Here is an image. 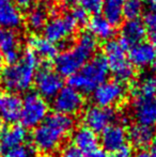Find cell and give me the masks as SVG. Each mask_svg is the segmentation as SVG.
Segmentation results:
<instances>
[{"label":"cell","instance_id":"20","mask_svg":"<svg viewBox=\"0 0 156 157\" xmlns=\"http://www.w3.org/2000/svg\"><path fill=\"white\" fill-rule=\"evenodd\" d=\"M29 44V49L36 54L38 58L42 59L43 61L52 60L59 54V48L56 44L51 43L48 40H46L44 36L33 34L28 40Z\"/></svg>","mask_w":156,"mask_h":157},{"label":"cell","instance_id":"40","mask_svg":"<svg viewBox=\"0 0 156 157\" xmlns=\"http://www.w3.org/2000/svg\"><path fill=\"white\" fill-rule=\"evenodd\" d=\"M151 43L156 47V33H152L151 34Z\"/></svg>","mask_w":156,"mask_h":157},{"label":"cell","instance_id":"21","mask_svg":"<svg viewBox=\"0 0 156 157\" xmlns=\"http://www.w3.org/2000/svg\"><path fill=\"white\" fill-rule=\"evenodd\" d=\"M72 141L83 154H88L98 149V138L95 132L90 130L86 126L76 128L72 135Z\"/></svg>","mask_w":156,"mask_h":157},{"label":"cell","instance_id":"31","mask_svg":"<svg viewBox=\"0 0 156 157\" xmlns=\"http://www.w3.org/2000/svg\"><path fill=\"white\" fill-rule=\"evenodd\" d=\"M79 3L88 14L96 15L102 11L103 0H79Z\"/></svg>","mask_w":156,"mask_h":157},{"label":"cell","instance_id":"23","mask_svg":"<svg viewBox=\"0 0 156 157\" xmlns=\"http://www.w3.org/2000/svg\"><path fill=\"white\" fill-rule=\"evenodd\" d=\"M124 0H103L102 16L113 28L120 27L124 21Z\"/></svg>","mask_w":156,"mask_h":157},{"label":"cell","instance_id":"12","mask_svg":"<svg viewBox=\"0 0 156 157\" xmlns=\"http://www.w3.org/2000/svg\"><path fill=\"white\" fill-rule=\"evenodd\" d=\"M0 52L8 65L16 63L21 59V37L15 30L0 28Z\"/></svg>","mask_w":156,"mask_h":157},{"label":"cell","instance_id":"18","mask_svg":"<svg viewBox=\"0 0 156 157\" xmlns=\"http://www.w3.org/2000/svg\"><path fill=\"white\" fill-rule=\"evenodd\" d=\"M21 98L18 94L0 93V120L6 123H16L21 118Z\"/></svg>","mask_w":156,"mask_h":157},{"label":"cell","instance_id":"9","mask_svg":"<svg viewBox=\"0 0 156 157\" xmlns=\"http://www.w3.org/2000/svg\"><path fill=\"white\" fill-rule=\"evenodd\" d=\"M85 99L82 94L74 88L63 87L59 93L52 98V108L56 113L64 116H74L82 109Z\"/></svg>","mask_w":156,"mask_h":157},{"label":"cell","instance_id":"38","mask_svg":"<svg viewBox=\"0 0 156 157\" xmlns=\"http://www.w3.org/2000/svg\"><path fill=\"white\" fill-rule=\"evenodd\" d=\"M133 157H150V154H149V152H146V150H140V151L137 152Z\"/></svg>","mask_w":156,"mask_h":157},{"label":"cell","instance_id":"7","mask_svg":"<svg viewBox=\"0 0 156 157\" xmlns=\"http://www.w3.org/2000/svg\"><path fill=\"white\" fill-rule=\"evenodd\" d=\"M48 116V104L45 98L36 93L29 92L21 99V120L25 128H36Z\"/></svg>","mask_w":156,"mask_h":157},{"label":"cell","instance_id":"17","mask_svg":"<svg viewBox=\"0 0 156 157\" xmlns=\"http://www.w3.org/2000/svg\"><path fill=\"white\" fill-rule=\"evenodd\" d=\"M23 24L24 16L14 0H0V28L16 31Z\"/></svg>","mask_w":156,"mask_h":157},{"label":"cell","instance_id":"33","mask_svg":"<svg viewBox=\"0 0 156 157\" xmlns=\"http://www.w3.org/2000/svg\"><path fill=\"white\" fill-rule=\"evenodd\" d=\"M113 155H115V157H133V149L127 143L124 147L119 149L116 153H113Z\"/></svg>","mask_w":156,"mask_h":157},{"label":"cell","instance_id":"42","mask_svg":"<svg viewBox=\"0 0 156 157\" xmlns=\"http://www.w3.org/2000/svg\"><path fill=\"white\" fill-rule=\"evenodd\" d=\"M149 1H151L153 4H155V6H156V0H149Z\"/></svg>","mask_w":156,"mask_h":157},{"label":"cell","instance_id":"34","mask_svg":"<svg viewBox=\"0 0 156 157\" xmlns=\"http://www.w3.org/2000/svg\"><path fill=\"white\" fill-rule=\"evenodd\" d=\"M14 1L18 6L19 9H26V10H28L32 6H34V4L40 2V0H14Z\"/></svg>","mask_w":156,"mask_h":157},{"label":"cell","instance_id":"16","mask_svg":"<svg viewBox=\"0 0 156 157\" xmlns=\"http://www.w3.org/2000/svg\"><path fill=\"white\" fill-rule=\"evenodd\" d=\"M101 143L107 153H116L119 149L127 144V132L121 124H111L103 130Z\"/></svg>","mask_w":156,"mask_h":157},{"label":"cell","instance_id":"25","mask_svg":"<svg viewBox=\"0 0 156 157\" xmlns=\"http://www.w3.org/2000/svg\"><path fill=\"white\" fill-rule=\"evenodd\" d=\"M154 138V130L152 127L135 124L127 132V139H129L131 143L136 147L143 149L152 143Z\"/></svg>","mask_w":156,"mask_h":157},{"label":"cell","instance_id":"36","mask_svg":"<svg viewBox=\"0 0 156 157\" xmlns=\"http://www.w3.org/2000/svg\"><path fill=\"white\" fill-rule=\"evenodd\" d=\"M58 1L62 8H74L79 2V0H58Z\"/></svg>","mask_w":156,"mask_h":157},{"label":"cell","instance_id":"13","mask_svg":"<svg viewBox=\"0 0 156 157\" xmlns=\"http://www.w3.org/2000/svg\"><path fill=\"white\" fill-rule=\"evenodd\" d=\"M131 109L138 124L152 127L156 125V98L155 97H135Z\"/></svg>","mask_w":156,"mask_h":157},{"label":"cell","instance_id":"5","mask_svg":"<svg viewBox=\"0 0 156 157\" xmlns=\"http://www.w3.org/2000/svg\"><path fill=\"white\" fill-rule=\"evenodd\" d=\"M104 56L108 63L109 72L117 81L128 82L135 77L136 67L131 63L127 50L122 46L119 40H110L104 44Z\"/></svg>","mask_w":156,"mask_h":157},{"label":"cell","instance_id":"6","mask_svg":"<svg viewBox=\"0 0 156 157\" xmlns=\"http://www.w3.org/2000/svg\"><path fill=\"white\" fill-rule=\"evenodd\" d=\"M77 25L70 14L50 15L43 29V36L54 44H59L62 50L73 45V36Z\"/></svg>","mask_w":156,"mask_h":157},{"label":"cell","instance_id":"8","mask_svg":"<svg viewBox=\"0 0 156 157\" xmlns=\"http://www.w3.org/2000/svg\"><path fill=\"white\" fill-rule=\"evenodd\" d=\"M34 86L36 93L43 98H54L63 88V77L52 68L49 62L43 61L39 66L34 77Z\"/></svg>","mask_w":156,"mask_h":157},{"label":"cell","instance_id":"1","mask_svg":"<svg viewBox=\"0 0 156 157\" xmlns=\"http://www.w3.org/2000/svg\"><path fill=\"white\" fill-rule=\"evenodd\" d=\"M98 41L89 31L80 32L67 49L62 50L54 59L55 71L60 76L71 77L90 59L95 56Z\"/></svg>","mask_w":156,"mask_h":157},{"label":"cell","instance_id":"28","mask_svg":"<svg viewBox=\"0 0 156 157\" xmlns=\"http://www.w3.org/2000/svg\"><path fill=\"white\" fill-rule=\"evenodd\" d=\"M143 24L146 28V31L156 33V6L151 1L146 0L143 11Z\"/></svg>","mask_w":156,"mask_h":157},{"label":"cell","instance_id":"35","mask_svg":"<svg viewBox=\"0 0 156 157\" xmlns=\"http://www.w3.org/2000/svg\"><path fill=\"white\" fill-rule=\"evenodd\" d=\"M85 157H109L108 153L103 149H96L94 151L85 154Z\"/></svg>","mask_w":156,"mask_h":157},{"label":"cell","instance_id":"11","mask_svg":"<svg viewBox=\"0 0 156 157\" xmlns=\"http://www.w3.org/2000/svg\"><path fill=\"white\" fill-rule=\"evenodd\" d=\"M118 113L113 108H103L91 106L83 113V123L93 132H102L116 122Z\"/></svg>","mask_w":156,"mask_h":157},{"label":"cell","instance_id":"14","mask_svg":"<svg viewBox=\"0 0 156 157\" xmlns=\"http://www.w3.org/2000/svg\"><path fill=\"white\" fill-rule=\"evenodd\" d=\"M146 28L141 19L126 21L122 25L119 42L128 52L131 46L143 42L146 37Z\"/></svg>","mask_w":156,"mask_h":157},{"label":"cell","instance_id":"24","mask_svg":"<svg viewBox=\"0 0 156 157\" xmlns=\"http://www.w3.org/2000/svg\"><path fill=\"white\" fill-rule=\"evenodd\" d=\"M28 139V132L24 126L14 124L6 128L1 135L2 150L4 152L10 149L26 143Z\"/></svg>","mask_w":156,"mask_h":157},{"label":"cell","instance_id":"41","mask_svg":"<svg viewBox=\"0 0 156 157\" xmlns=\"http://www.w3.org/2000/svg\"><path fill=\"white\" fill-rule=\"evenodd\" d=\"M1 135H2V121L0 120V153L2 151V144H1Z\"/></svg>","mask_w":156,"mask_h":157},{"label":"cell","instance_id":"19","mask_svg":"<svg viewBox=\"0 0 156 157\" xmlns=\"http://www.w3.org/2000/svg\"><path fill=\"white\" fill-rule=\"evenodd\" d=\"M128 59L135 67H146L154 64L156 59V47L151 42L143 41L131 46L128 49Z\"/></svg>","mask_w":156,"mask_h":157},{"label":"cell","instance_id":"32","mask_svg":"<svg viewBox=\"0 0 156 157\" xmlns=\"http://www.w3.org/2000/svg\"><path fill=\"white\" fill-rule=\"evenodd\" d=\"M61 157H85V154L73 143L65 145L61 151Z\"/></svg>","mask_w":156,"mask_h":157},{"label":"cell","instance_id":"37","mask_svg":"<svg viewBox=\"0 0 156 157\" xmlns=\"http://www.w3.org/2000/svg\"><path fill=\"white\" fill-rule=\"evenodd\" d=\"M150 157H156V135H154V138L151 143V149H150Z\"/></svg>","mask_w":156,"mask_h":157},{"label":"cell","instance_id":"43","mask_svg":"<svg viewBox=\"0 0 156 157\" xmlns=\"http://www.w3.org/2000/svg\"><path fill=\"white\" fill-rule=\"evenodd\" d=\"M154 67L156 68V59H155V61H154Z\"/></svg>","mask_w":156,"mask_h":157},{"label":"cell","instance_id":"10","mask_svg":"<svg viewBox=\"0 0 156 157\" xmlns=\"http://www.w3.org/2000/svg\"><path fill=\"white\" fill-rule=\"evenodd\" d=\"M126 95V88L124 83L117 80H107L92 94V99L95 106L103 108H112L120 104Z\"/></svg>","mask_w":156,"mask_h":157},{"label":"cell","instance_id":"2","mask_svg":"<svg viewBox=\"0 0 156 157\" xmlns=\"http://www.w3.org/2000/svg\"><path fill=\"white\" fill-rule=\"evenodd\" d=\"M75 121L73 117L60 113H52L36 127L33 132L34 147L42 153H52L64 142L73 132Z\"/></svg>","mask_w":156,"mask_h":157},{"label":"cell","instance_id":"3","mask_svg":"<svg viewBox=\"0 0 156 157\" xmlns=\"http://www.w3.org/2000/svg\"><path fill=\"white\" fill-rule=\"evenodd\" d=\"M39 67V58L31 49H26L21 59L6 65L0 74V83L10 93H21L31 88Z\"/></svg>","mask_w":156,"mask_h":157},{"label":"cell","instance_id":"29","mask_svg":"<svg viewBox=\"0 0 156 157\" xmlns=\"http://www.w3.org/2000/svg\"><path fill=\"white\" fill-rule=\"evenodd\" d=\"M34 155H36V147L28 142L4 152L6 157H34Z\"/></svg>","mask_w":156,"mask_h":157},{"label":"cell","instance_id":"39","mask_svg":"<svg viewBox=\"0 0 156 157\" xmlns=\"http://www.w3.org/2000/svg\"><path fill=\"white\" fill-rule=\"evenodd\" d=\"M3 63H4L3 55H2V52H0V72H1L2 68H3Z\"/></svg>","mask_w":156,"mask_h":157},{"label":"cell","instance_id":"27","mask_svg":"<svg viewBox=\"0 0 156 157\" xmlns=\"http://www.w3.org/2000/svg\"><path fill=\"white\" fill-rule=\"evenodd\" d=\"M144 6H146V0H124V6H123L124 18H126L127 21L138 19L140 15L143 14Z\"/></svg>","mask_w":156,"mask_h":157},{"label":"cell","instance_id":"22","mask_svg":"<svg viewBox=\"0 0 156 157\" xmlns=\"http://www.w3.org/2000/svg\"><path fill=\"white\" fill-rule=\"evenodd\" d=\"M88 28L89 32L95 37L96 40L108 42L112 40V37L116 34V28H113L104 17L102 14L93 15L89 19L88 23Z\"/></svg>","mask_w":156,"mask_h":157},{"label":"cell","instance_id":"30","mask_svg":"<svg viewBox=\"0 0 156 157\" xmlns=\"http://www.w3.org/2000/svg\"><path fill=\"white\" fill-rule=\"evenodd\" d=\"M70 15L72 16V18L74 19V21L76 23L77 27H83V26L88 25L89 23V14L81 8L80 6H76L74 8H72V11L70 13Z\"/></svg>","mask_w":156,"mask_h":157},{"label":"cell","instance_id":"4","mask_svg":"<svg viewBox=\"0 0 156 157\" xmlns=\"http://www.w3.org/2000/svg\"><path fill=\"white\" fill-rule=\"evenodd\" d=\"M109 73L104 55H95L77 73L69 77V86L81 94L93 93L96 88L106 82Z\"/></svg>","mask_w":156,"mask_h":157},{"label":"cell","instance_id":"15","mask_svg":"<svg viewBox=\"0 0 156 157\" xmlns=\"http://www.w3.org/2000/svg\"><path fill=\"white\" fill-rule=\"evenodd\" d=\"M50 4L48 2L40 1L27 10L24 23L27 28L33 33L43 31L46 23L50 17Z\"/></svg>","mask_w":156,"mask_h":157},{"label":"cell","instance_id":"26","mask_svg":"<svg viewBox=\"0 0 156 157\" xmlns=\"http://www.w3.org/2000/svg\"><path fill=\"white\" fill-rule=\"evenodd\" d=\"M133 97H155L156 95V75H143L134 83L131 89Z\"/></svg>","mask_w":156,"mask_h":157}]
</instances>
